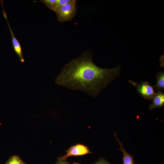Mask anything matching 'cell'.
Segmentation results:
<instances>
[{"label": "cell", "instance_id": "cell-1", "mask_svg": "<svg viewBox=\"0 0 164 164\" xmlns=\"http://www.w3.org/2000/svg\"><path fill=\"white\" fill-rule=\"evenodd\" d=\"M121 73V67L105 69L94 63L92 54L84 52L66 64L56 78L55 83L70 89L82 91L96 97Z\"/></svg>", "mask_w": 164, "mask_h": 164}, {"label": "cell", "instance_id": "cell-3", "mask_svg": "<svg viewBox=\"0 0 164 164\" xmlns=\"http://www.w3.org/2000/svg\"><path fill=\"white\" fill-rule=\"evenodd\" d=\"M130 82L136 87L138 93L145 99L152 100L155 94L153 87L147 82L137 84L131 81Z\"/></svg>", "mask_w": 164, "mask_h": 164}, {"label": "cell", "instance_id": "cell-12", "mask_svg": "<svg viewBox=\"0 0 164 164\" xmlns=\"http://www.w3.org/2000/svg\"><path fill=\"white\" fill-rule=\"evenodd\" d=\"M95 164H109L103 160H101L97 162Z\"/></svg>", "mask_w": 164, "mask_h": 164}, {"label": "cell", "instance_id": "cell-10", "mask_svg": "<svg viewBox=\"0 0 164 164\" xmlns=\"http://www.w3.org/2000/svg\"><path fill=\"white\" fill-rule=\"evenodd\" d=\"M57 0H42L40 1L45 4L49 9L53 11Z\"/></svg>", "mask_w": 164, "mask_h": 164}, {"label": "cell", "instance_id": "cell-6", "mask_svg": "<svg viewBox=\"0 0 164 164\" xmlns=\"http://www.w3.org/2000/svg\"><path fill=\"white\" fill-rule=\"evenodd\" d=\"M152 100V103L150 105L149 107L150 110H153L163 107L164 105V93L161 91L158 90V92L155 93Z\"/></svg>", "mask_w": 164, "mask_h": 164}, {"label": "cell", "instance_id": "cell-5", "mask_svg": "<svg viewBox=\"0 0 164 164\" xmlns=\"http://www.w3.org/2000/svg\"><path fill=\"white\" fill-rule=\"evenodd\" d=\"M2 13L4 17L7 22L8 26L9 27L10 33L11 34L12 42L14 50L16 54L19 57L20 61L22 63H23L25 62V61L22 54L21 46L19 41L14 36V33L10 26L7 19L6 13L4 10H3Z\"/></svg>", "mask_w": 164, "mask_h": 164}, {"label": "cell", "instance_id": "cell-11", "mask_svg": "<svg viewBox=\"0 0 164 164\" xmlns=\"http://www.w3.org/2000/svg\"><path fill=\"white\" fill-rule=\"evenodd\" d=\"M70 1V0H57L53 11L55 12L59 8L66 4Z\"/></svg>", "mask_w": 164, "mask_h": 164}, {"label": "cell", "instance_id": "cell-4", "mask_svg": "<svg viewBox=\"0 0 164 164\" xmlns=\"http://www.w3.org/2000/svg\"><path fill=\"white\" fill-rule=\"evenodd\" d=\"M65 155L60 158V161L65 160L68 157L72 156L81 155L90 153L89 149L86 146L78 144L72 146L68 150Z\"/></svg>", "mask_w": 164, "mask_h": 164}, {"label": "cell", "instance_id": "cell-8", "mask_svg": "<svg viewBox=\"0 0 164 164\" xmlns=\"http://www.w3.org/2000/svg\"><path fill=\"white\" fill-rule=\"evenodd\" d=\"M157 81L154 87H155L158 90L164 89V72H159L156 77Z\"/></svg>", "mask_w": 164, "mask_h": 164}, {"label": "cell", "instance_id": "cell-9", "mask_svg": "<svg viewBox=\"0 0 164 164\" xmlns=\"http://www.w3.org/2000/svg\"><path fill=\"white\" fill-rule=\"evenodd\" d=\"M6 164H26L20 159L19 157L16 155H13L11 157Z\"/></svg>", "mask_w": 164, "mask_h": 164}, {"label": "cell", "instance_id": "cell-13", "mask_svg": "<svg viewBox=\"0 0 164 164\" xmlns=\"http://www.w3.org/2000/svg\"><path fill=\"white\" fill-rule=\"evenodd\" d=\"M57 164H68L65 162H59Z\"/></svg>", "mask_w": 164, "mask_h": 164}, {"label": "cell", "instance_id": "cell-7", "mask_svg": "<svg viewBox=\"0 0 164 164\" xmlns=\"http://www.w3.org/2000/svg\"><path fill=\"white\" fill-rule=\"evenodd\" d=\"M116 139L118 142L120 146L119 149L122 152L123 155V164H136L133 161V157L132 155L128 153L124 148L122 143L118 139L116 133L114 132Z\"/></svg>", "mask_w": 164, "mask_h": 164}, {"label": "cell", "instance_id": "cell-2", "mask_svg": "<svg viewBox=\"0 0 164 164\" xmlns=\"http://www.w3.org/2000/svg\"><path fill=\"white\" fill-rule=\"evenodd\" d=\"M76 2L75 0H70L68 3L59 8L55 12L59 21L62 22L68 21L74 17L77 11Z\"/></svg>", "mask_w": 164, "mask_h": 164}]
</instances>
